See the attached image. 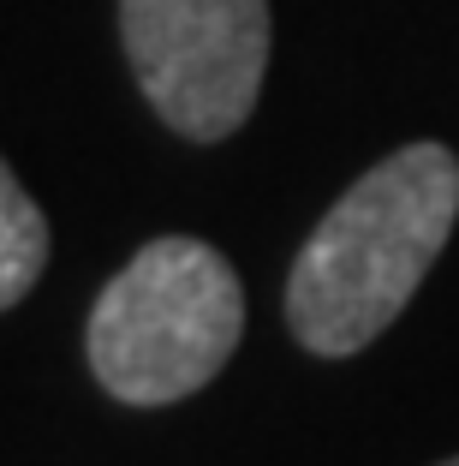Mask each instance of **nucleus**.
I'll use <instances>...</instances> for the list:
<instances>
[{"label": "nucleus", "mask_w": 459, "mask_h": 466, "mask_svg": "<svg viewBox=\"0 0 459 466\" xmlns=\"http://www.w3.org/2000/svg\"><path fill=\"white\" fill-rule=\"evenodd\" d=\"M459 221V156L405 144L346 186L286 269V329L304 353L346 359L370 347L424 288Z\"/></svg>", "instance_id": "nucleus-1"}, {"label": "nucleus", "mask_w": 459, "mask_h": 466, "mask_svg": "<svg viewBox=\"0 0 459 466\" xmlns=\"http://www.w3.org/2000/svg\"><path fill=\"white\" fill-rule=\"evenodd\" d=\"M244 335V288L209 239H149L114 275L84 329L95 383L125 407H167L221 377Z\"/></svg>", "instance_id": "nucleus-2"}, {"label": "nucleus", "mask_w": 459, "mask_h": 466, "mask_svg": "<svg viewBox=\"0 0 459 466\" xmlns=\"http://www.w3.org/2000/svg\"><path fill=\"white\" fill-rule=\"evenodd\" d=\"M137 90L191 144L233 137L263 96L269 0H120Z\"/></svg>", "instance_id": "nucleus-3"}, {"label": "nucleus", "mask_w": 459, "mask_h": 466, "mask_svg": "<svg viewBox=\"0 0 459 466\" xmlns=\"http://www.w3.org/2000/svg\"><path fill=\"white\" fill-rule=\"evenodd\" d=\"M42 263H48V221L36 198L18 186V174L0 162V311H13L36 288Z\"/></svg>", "instance_id": "nucleus-4"}, {"label": "nucleus", "mask_w": 459, "mask_h": 466, "mask_svg": "<svg viewBox=\"0 0 459 466\" xmlns=\"http://www.w3.org/2000/svg\"><path fill=\"white\" fill-rule=\"evenodd\" d=\"M442 466H459V454H454V461H442Z\"/></svg>", "instance_id": "nucleus-5"}]
</instances>
